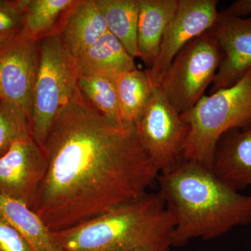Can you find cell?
I'll return each mask as SVG.
<instances>
[{
	"label": "cell",
	"instance_id": "19",
	"mask_svg": "<svg viewBox=\"0 0 251 251\" xmlns=\"http://www.w3.org/2000/svg\"><path fill=\"white\" fill-rule=\"evenodd\" d=\"M76 0H28L21 32L39 41L58 34L68 11Z\"/></svg>",
	"mask_w": 251,
	"mask_h": 251
},
{
	"label": "cell",
	"instance_id": "21",
	"mask_svg": "<svg viewBox=\"0 0 251 251\" xmlns=\"http://www.w3.org/2000/svg\"><path fill=\"white\" fill-rule=\"evenodd\" d=\"M29 117L18 107L0 99V157L14 143L30 136Z\"/></svg>",
	"mask_w": 251,
	"mask_h": 251
},
{
	"label": "cell",
	"instance_id": "20",
	"mask_svg": "<svg viewBox=\"0 0 251 251\" xmlns=\"http://www.w3.org/2000/svg\"><path fill=\"white\" fill-rule=\"evenodd\" d=\"M77 87L92 105L104 115L117 122L122 121L115 79L79 75Z\"/></svg>",
	"mask_w": 251,
	"mask_h": 251
},
{
	"label": "cell",
	"instance_id": "2",
	"mask_svg": "<svg viewBox=\"0 0 251 251\" xmlns=\"http://www.w3.org/2000/svg\"><path fill=\"white\" fill-rule=\"evenodd\" d=\"M156 182L173 220V247L251 224V195L241 194L201 163L182 160L158 175Z\"/></svg>",
	"mask_w": 251,
	"mask_h": 251
},
{
	"label": "cell",
	"instance_id": "1",
	"mask_svg": "<svg viewBox=\"0 0 251 251\" xmlns=\"http://www.w3.org/2000/svg\"><path fill=\"white\" fill-rule=\"evenodd\" d=\"M44 151L48 171L34 211L52 232L143 196L159 175L135 125L104 115L78 87L57 114Z\"/></svg>",
	"mask_w": 251,
	"mask_h": 251
},
{
	"label": "cell",
	"instance_id": "23",
	"mask_svg": "<svg viewBox=\"0 0 251 251\" xmlns=\"http://www.w3.org/2000/svg\"><path fill=\"white\" fill-rule=\"evenodd\" d=\"M0 251H31L22 236L1 217Z\"/></svg>",
	"mask_w": 251,
	"mask_h": 251
},
{
	"label": "cell",
	"instance_id": "3",
	"mask_svg": "<svg viewBox=\"0 0 251 251\" xmlns=\"http://www.w3.org/2000/svg\"><path fill=\"white\" fill-rule=\"evenodd\" d=\"M173 230L161 196L148 192L84 224L52 232L60 251H170Z\"/></svg>",
	"mask_w": 251,
	"mask_h": 251
},
{
	"label": "cell",
	"instance_id": "22",
	"mask_svg": "<svg viewBox=\"0 0 251 251\" xmlns=\"http://www.w3.org/2000/svg\"><path fill=\"white\" fill-rule=\"evenodd\" d=\"M28 0H0V36L18 35L23 30Z\"/></svg>",
	"mask_w": 251,
	"mask_h": 251
},
{
	"label": "cell",
	"instance_id": "26",
	"mask_svg": "<svg viewBox=\"0 0 251 251\" xmlns=\"http://www.w3.org/2000/svg\"><path fill=\"white\" fill-rule=\"evenodd\" d=\"M133 251H157L152 250V249H138V250Z\"/></svg>",
	"mask_w": 251,
	"mask_h": 251
},
{
	"label": "cell",
	"instance_id": "18",
	"mask_svg": "<svg viewBox=\"0 0 251 251\" xmlns=\"http://www.w3.org/2000/svg\"><path fill=\"white\" fill-rule=\"evenodd\" d=\"M122 121L135 125L146 108L153 87L146 71L136 69L115 79Z\"/></svg>",
	"mask_w": 251,
	"mask_h": 251
},
{
	"label": "cell",
	"instance_id": "15",
	"mask_svg": "<svg viewBox=\"0 0 251 251\" xmlns=\"http://www.w3.org/2000/svg\"><path fill=\"white\" fill-rule=\"evenodd\" d=\"M177 6L178 0H139L137 41L139 57L148 69L156 60L163 33Z\"/></svg>",
	"mask_w": 251,
	"mask_h": 251
},
{
	"label": "cell",
	"instance_id": "10",
	"mask_svg": "<svg viewBox=\"0 0 251 251\" xmlns=\"http://www.w3.org/2000/svg\"><path fill=\"white\" fill-rule=\"evenodd\" d=\"M39 60V41L22 32L0 49V99L29 119Z\"/></svg>",
	"mask_w": 251,
	"mask_h": 251
},
{
	"label": "cell",
	"instance_id": "16",
	"mask_svg": "<svg viewBox=\"0 0 251 251\" xmlns=\"http://www.w3.org/2000/svg\"><path fill=\"white\" fill-rule=\"evenodd\" d=\"M0 217L22 236L31 251H60L53 232L24 203L0 193Z\"/></svg>",
	"mask_w": 251,
	"mask_h": 251
},
{
	"label": "cell",
	"instance_id": "25",
	"mask_svg": "<svg viewBox=\"0 0 251 251\" xmlns=\"http://www.w3.org/2000/svg\"><path fill=\"white\" fill-rule=\"evenodd\" d=\"M16 36L17 35L0 36V49L11 42Z\"/></svg>",
	"mask_w": 251,
	"mask_h": 251
},
{
	"label": "cell",
	"instance_id": "24",
	"mask_svg": "<svg viewBox=\"0 0 251 251\" xmlns=\"http://www.w3.org/2000/svg\"><path fill=\"white\" fill-rule=\"evenodd\" d=\"M223 11L227 14L243 18L251 14V0H239Z\"/></svg>",
	"mask_w": 251,
	"mask_h": 251
},
{
	"label": "cell",
	"instance_id": "9",
	"mask_svg": "<svg viewBox=\"0 0 251 251\" xmlns=\"http://www.w3.org/2000/svg\"><path fill=\"white\" fill-rule=\"evenodd\" d=\"M47 171L45 151L32 136L19 140L0 157V193L34 210Z\"/></svg>",
	"mask_w": 251,
	"mask_h": 251
},
{
	"label": "cell",
	"instance_id": "12",
	"mask_svg": "<svg viewBox=\"0 0 251 251\" xmlns=\"http://www.w3.org/2000/svg\"><path fill=\"white\" fill-rule=\"evenodd\" d=\"M211 170L236 191L251 186V122L223 135L216 145Z\"/></svg>",
	"mask_w": 251,
	"mask_h": 251
},
{
	"label": "cell",
	"instance_id": "8",
	"mask_svg": "<svg viewBox=\"0 0 251 251\" xmlns=\"http://www.w3.org/2000/svg\"><path fill=\"white\" fill-rule=\"evenodd\" d=\"M216 0H178L176 12L168 23L152 67L148 69L153 87H158L180 50L195 38L209 30L219 12Z\"/></svg>",
	"mask_w": 251,
	"mask_h": 251
},
{
	"label": "cell",
	"instance_id": "17",
	"mask_svg": "<svg viewBox=\"0 0 251 251\" xmlns=\"http://www.w3.org/2000/svg\"><path fill=\"white\" fill-rule=\"evenodd\" d=\"M96 2L103 15L109 32L133 58L139 57L137 41L139 0H96Z\"/></svg>",
	"mask_w": 251,
	"mask_h": 251
},
{
	"label": "cell",
	"instance_id": "5",
	"mask_svg": "<svg viewBox=\"0 0 251 251\" xmlns=\"http://www.w3.org/2000/svg\"><path fill=\"white\" fill-rule=\"evenodd\" d=\"M39 51L29 123L31 136L44 150L57 114L77 90L79 74L75 59L57 33L39 39Z\"/></svg>",
	"mask_w": 251,
	"mask_h": 251
},
{
	"label": "cell",
	"instance_id": "14",
	"mask_svg": "<svg viewBox=\"0 0 251 251\" xmlns=\"http://www.w3.org/2000/svg\"><path fill=\"white\" fill-rule=\"evenodd\" d=\"M74 59L79 75L115 79L137 69L134 58L109 31Z\"/></svg>",
	"mask_w": 251,
	"mask_h": 251
},
{
	"label": "cell",
	"instance_id": "7",
	"mask_svg": "<svg viewBox=\"0 0 251 251\" xmlns=\"http://www.w3.org/2000/svg\"><path fill=\"white\" fill-rule=\"evenodd\" d=\"M140 142L159 174L180 161L189 127L158 87L135 124Z\"/></svg>",
	"mask_w": 251,
	"mask_h": 251
},
{
	"label": "cell",
	"instance_id": "4",
	"mask_svg": "<svg viewBox=\"0 0 251 251\" xmlns=\"http://www.w3.org/2000/svg\"><path fill=\"white\" fill-rule=\"evenodd\" d=\"M189 127L183 160L210 168L218 142L229 130L251 122V68L234 85L203 96L181 114Z\"/></svg>",
	"mask_w": 251,
	"mask_h": 251
},
{
	"label": "cell",
	"instance_id": "13",
	"mask_svg": "<svg viewBox=\"0 0 251 251\" xmlns=\"http://www.w3.org/2000/svg\"><path fill=\"white\" fill-rule=\"evenodd\" d=\"M96 0H76L63 20L58 34L74 58L108 32Z\"/></svg>",
	"mask_w": 251,
	"mask_h": 251
},
{
	"label": "cell",
	"instance_id": "11",
	"mask_svg": "<svg viewBox=\"0 0 251 251\" xmlns=\"http://www.w3.org/2000/svg\"><path fill=\"white\" fill-rule=\"evenodd\" d=\"M210 29L224 53L212 82L213 94L234 85L251 68V16L238 17L221 11Z\"/></svg>",
	"mask_w": 251,
	"mask_h": 251
},
{
	"label": "cell",
	"instance_id": "6",
	"mask_svg": "<svg viewBox=\"0 0 251 251\" xmlns=\"http://www.w3.org/2000/svg\"><path fill=\"white\" fill-rule=\"evenodd\" d=\"M224 58V51L209 29L180 50L156 87L181 115L204 96Z\"/></svg>",
	"mask_w": 251,
	"mask_h": 251
}]
</instances>
